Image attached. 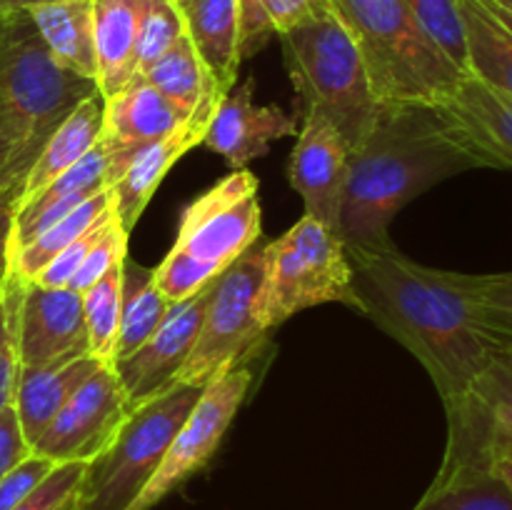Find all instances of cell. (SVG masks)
Here are the masks:
<instances>
[{
    "label": "cell",
    "mask_w": 512,
    "mask_h": 510,
    "mask_svg": "<svg viewBox=\"0 0 512 510\" xmlns=\"http://www.w3.org/2000/svg\"><path fill=\"white\" fill-rule=\"evenodd\" d=\"M333 5L358 43L380 105H443L465 78L403 0H333Z\"/></svg>",
    "instance_id": "3957f363"
},
{
    "label": "cell",
    "mask_w": 512,
    "mask_h": 510,
    "mask_svg": "<svg viewBox=\"0 0 512 510\" xmlns=\"http://www.w3.org/2000/svg\"><path fill=\"white\" fill-rule=\"evenodd\" d=\"M15 350L20 368H48L90 355L80 293L20 280Z\"/></svg>",
    "instance_id": "7c38bea8"
},
{
    "label": "cell",
    "mask_w": 512,
    "mask_h": 510,
    "mask_svg": "<svg viewBox=\"0 0 512 510\" xmlns=\"http://www.w3.org/2000/svg\"><path fill=\"white\" fill-rule=\"evenodd\" d=\"M93 93H98V83L55 60L28 10L5 15L0 28V108L18 138L25 178L55 128Z\"/></svg>",
    "instance_id": "5b68a950"
},
{
    "label": "cell",
    "mask_w": 512,
    "mask_h": 510,
    "mask_svg": "<svg viewBox=\"0 0 512 510\" xmlns=\"http://www.w3.org/2000/svg\"><path fill=\"white\" fill-rule=\"evenodd\" d=\"M0 295H3V285H0Z\"/></svg>",
    "instance_id": "681fc988"
},
{
    "label": "cell",
    "mask_w": 512,
    "mask_h": 510,
    "mask_svg": "<svg viewBox=\"0 0 512 510\" xmlns=\"http://www.w3.org/2000/svg\"><path fill=\"white\" fill-rule=\"evenodd\" d=\"M273 23L275 35L293 30L295 25L315 18V15L330 13L335 8L333 0H260Z\"/></svg>",
    "instance_id": "60d3db41"
},
{
    "label": "cell",
    "mask_w": 512,
    "mask_h": 510,
    "mask_svg": "<svg viewBox=\"0 0 512 510\" xmlns=\"http://www.w3.org/2000/svg\"><path fill=\"white\" fill-rule=\"evenodd\" d=\"M280 40L303 113H323L353 153L373 128L380 103L348 25L333 8L295 25Z\"/></svg>",
    "instance_id": "8992f818"
},
{
    "label": "cell",
    "mask_w": 512,
    "mask_h": 510,
    "mask_svg": "<svg viewBox=\"0 0 512 510\" xmlns=\"http://www.w3.org/2000/svg\"><path fill=\"white\" fill-rule=\"evenodd\" d=\"M140 78H145L150 85H155L170 103H175L188 115H193L195 110L203 108L210 100L223 98L218 85L213 83L210 73L205 70L203 60L195 53L193 43H190L185 35L153 65V68L145 70Z\"/></svg>",
    "instance_id": "f1b7e54d"
},
{
    "label": "cell",
    "mask_w": 512,
    "mask_h": 510,
    "mask_svg": "<svg viewBox=\"0 0 512 510\" xmlns=\"http://www.w3.org/2000/svg\"><path fill=\"white\" fill-rule=\"evenodd\" d=\"M203 388L173 383L128 413L108 448L85 468L75 510H130L163 463Z\"/></svg>",
    "instance_id": "52a82bcc"
},
{
    "label": "cell",
    "mask_w": 512,
    "mask_h": 510,
    "mask_svg": "<svg viewBox=\"0 0 512 510\" xmlns=\"http://www.w3.org/2000/svg\"><path fill=\"white\" fill-rule=\"evenodd\" d=\"M480 318L488 333L503 348H512V270L510 273L478 275Z\"/></svg>",
    "instance_id": "e575fe53"
},
{
    "label": "cell",
    "mask_w": 512,
    "mask_h": 510,
    "mask_svg": "<svg viewBox=\"0 0 512 510\" xmlns=\"http://www.w3.org/2000/svg\"><path fill=\"white\" fill-rule=\"evenodd\" d=\"M188 118V113L170 103L145 78H133L120 93L105 98L100 143L108 150V188L123 175L140 150L173 133Z\"/></svg>",
    "instance_id": "2e32d148"
},
{
    "label": "cell",
    "mask_w": 512,
    "mask_h": 510,
    "mask_svg": "<svg viewBox=\"0 0 512 510\" xmlns=\"http://www.w3.org/2000/svg\"><path fill=\"white\" fill-rule=\"evenodd\" d=\"M30 455V445L25 440L23 430H20L18 415H15L13 405L0 413V480L18 468L25 458Z\"/></svg>",
    "instance_id": "b9f144b4"
},
{
    "label": "cell",
    "mask_w": 512,
    "mask_h": 510,
    "mask_svg": "<svg viewBox=\"0 0 512 510\" xmlns=\"http://www.w3.org/2000/svg\"><path fill=\"white\" fill-rule=\"evenodd\" d=\"M128 398L113 365H100L60 408L53 423L40 433L30 453L50 463H90L98 458L123 420L128 418Z\"/></svg>",
    "instance_id": "8fae6325"
},
{
    "label": "cell",
    "mask_w": 512,
    "mask_h": 510,
    "mask_svg": "<svg viewBox=\"0 0 512 510\" xmlns=\"http://www.w3.org/2000/svg\"><path fill=\"white\" fill-rule=\"evenodd\" d=\"M128 240L130 235L120 228L118 218H115V210L110 213L108 223H105L103 233L95 240V245L90 248V253L85 255L83 265L78 268L75 278L70 280L68 288H73L75 293H83L90 285L98 283L100 278L110 273L113 268L123 265V260L128 258Z\"/></svg>",
    "instance_id": "836d02e7"
},
{
    "label": "cell",
    "mask_w": 512,
    "mask_h": 510,
    "mask_svg": "<svg viewBox=\"0 0 512 510\" xmlns=\"http://www.w3.org/2000/svg\"><path fill=\"white\" fill-rule=\"evenodd\" d=\"M295 133V118L278 105H258L253 100V80L233 85L220 98L203 143L233 170L245 168L250 160L263 158L270 143Z\"/></svg>",
    "instance_id": "e0dca14e"
},
{
    "label": "cell",
    "mask_w": 512,
    "mask_h": 510,
    "mask_svg": "<svg viewBox=\"0 0 512 510\" xmlns=\"http://www.w3.org/2000/svg\"><path fill=\"white\" fill-rule=\"evenodd\" d=\"M358 310L423 363L445 410L465 400L495 350L480 318L478 275L428 268L400 253L348 248Z\"/></svg>",
    "instance_id": "6da1fadb"
},
{
    "label": "cell",
    "mask_w": 512,
    "mask_h": 510,
    "mask_svg": "<svg viewBox=\"0 0 512 510\" xmlns=\"http://www.w3.org/2000/svg\"><path fill=\"white\" fill-rule=\"evenodd\" d=\"M185 38L193 43L220 93H228L240 68V0H183Z\"/></svg>",
    "instance_id": "44dd1931"
},
{
    "label": "cell",
    "mask_w": 512,
    "mask_h": 510,
    "mask_svg": "<svg viewBox=\"0 0 512 510\" xmlns=\"http://www.w3.org/2000/svg\"><path fill=\"white\" fill-rule=\"evenodd\" d=\"M475 168L490 165L440 105H380L373 128L350 153L335 233L345 248H388L390 223L405 205Z\"/></svg>",
    "instance_id": "7a4b0ae2"
},
{
    "label": "cell",
    "mask_w": 512,
    "mask_h": 510,
    "mask_svg": "<svg viewBox=\"0 0 512 510\" xmlns=\"http://www.w3.org/2000/svg\"><path fill=\"white\" fill-rule=\"evenodd\" d=\"M100 360L93 355L68 360V363L48 365V368H20L18 383H15L13 408L18 415L20 430L33 448L45 428L53 423L70 395L100 368Z\"/></svg>",
    "instance_id": "7402d4cb"
},
{
    "label": "cell",
    "mask_w": 512,
    "mask_h": 510,
    "mask_svg": "<svg viewBox=\"0 0 512 510\" xmlns=\"http://www.w3.org/2000/svg\"><path fill=\"white\" fill-rule=\"evenodd\" d=\"M110 213H113V208H110L108 213H105L103 218L98 220V223L90 225V228L85 230L80 238H75L73 243L68 245V248L60 250V253L55 255V258L50 260V263L45 265L43 270H40V275L33 280V283L45 285V288H68L70 280L75 278L78 268L83 265L85 255L90 253V248L95 245V240H98L100 233H103V228H105V223H108Z\"/></svg>",
    "instance_id": "74e56055"
},
{
    "label": "cell",
    "mask_w": 512,
    "mask_h": 510,
    "mask_svg": "<svg viewBox=\"0 0 512 510\" xmlns=\"http://www.w3.org/2000/svg\"><path fill=\"white\" fill-rule=\"evenodd\" d=\"M440 108L490 168L512 170V100L465 75Z\"/></svg>",
    "instance_id": "ffe728a7"
},
{
    "label": "cell",
    "mask_w": 512,
    "mask_h": 510,
    "mask_svg": "<svg viewBox=\"0 0 512 510\" xmlns=\"http://www.w3.org/2000/svg\"><path fill=\"white\" fill-rule=\"evenodd\" d=\"M80 298H83L90 355L103 365H113L115 348H118L120 308H123V265L113 268L105 278L83 290Z\"/></svg>",
    "instance_id": "4dcf8cb0"
},
{
    "label": "cell",
    "mask_w": 512,
    "mask_h": 510,
    "mask_svg": "<svg viewBox=\"0 0 512 510\" xmlns=\"http://www.w3.org/2000/svg\"><path fill=\"white\" fill-rule=\"evenodd\" d=\"M40 3H50V0H0V18L20 13V10H30Z\"/></svg>",
    "instance_id": "f6af8a7d"
},
{
    "label": "cell",
    "mask_w": 512,
    "mask_h": 510,
    "mask_svg": "<svg viewBox=\"0 0 512 510\" xmlns=\"http://www.w3.org/2000/svg\"><path fill=\"white\" fill-rule=\"evenodd\" d=\"M448 413L445 458L490 463L512 453V348H498L465 400Z\"/></svg>",
    "instance_id": "5bb4252c"
},
{
    "label": "cell",
    "mask_w": 512,
    "mask_h": 510,
    "mask_svg": "<svg viewBox=\"0 0 512 510\" xmlns=\"http://www.w3.org/2000/svg\"><path fill=\"white\" fill-rule=\"evenodd\" d=\"M218 103L220 100L205 103L203 108L195 110L180 128H175L173 133H168L165 138L155 140L148 148L140 150V153L130 160L128 168L123 170V175L110 185L115 218H118L120 228H123L125 233H133L140 215L148 208L150 198H153L155 190L160 188V183H163L165 175L170 173V168H173L190 148L203 143L205 130H208L210 118H213Z\"/></svg>",
    "instance_id": "ac0fdd59"
},
{
    "label": "cell",
    "mask_w": 512,
    "mask_h": 510,
    "mask_svg": "<svg viewBox=\"0 0 512 510\" xmlns=\"http://www.w3.org/2000/svg\"><path fill=\"white\" fill-rule=\"evenodd\" d=\"M103 118L105 98L98 90V93H93L90 98H85L83 103L55 128V133L50 135L48 143L43 145L40 155L35 158L28 178H25L23 190H20L18 195V203L33 198L38 190H43L45 185L53 183L58 175H63L65 170H70L75 163H80V160L103 140Z\"/></svg>",
    "instance_id": "cb8c5ba5"
},
{
    "label": "cell",
    "mask_w": 512,
    "mask_h": 510,
    "mask_svg": "<svg viewBox=\"0 0 512 510\" xmlns=\"http://www.w3.org/2000/svg\"><path fill=\"white\" fill-rule=\"evenodd\" d=\"M265 245L255 243L225 273L213 280L203 328L193 353L178 373V383L205 388L218 375L248 365L270 330L263 323Z\"/></svg>",
    "instance_id": "9c48e42d"
},
{
    "label": "cell",
    "mask_w": 512,
    "mask_h": 510,
    "mask_svg": "<svg viewBox=\"0 0 512 510\" xmlns=\"http://www.w3.org/2000/svg\"><path fill=\"white\" fill-rule=\"evenodd\" d=\"M350 170V148L340 130L318 110L303 113V128L288 163L290 185L303 195L305 215L338 228Z\"/></svg>",
    "instance_id": "9a60e30c"
},
{
    "label": "cell",
    "mask_w": 512,
    "mask_h": 510,
    "mask_svg": "<svg viewBox=\"0 0 512 510\" xmlns=\"http://www.w3.org/2000/svg\"><path fill=\"white\" fill-rule=\"evenodd\" d=\"M95 83L103 98L120 93L138 73V33L143 0H93Z\"/></svg>",
    "instance_id": "603a6c76"
},
{
    "label": "cell",
    "mask_w": 512,
    "mask_h": 510,
    "mask_svg": "<svg viewBox=\"0 0 512 510\" xmlns=\"http://www.w3.org/2000/svg\"><path fill=\"white\" fill-rule=\"evenodd\" d=\"M490 465H493L495 475L508 485V490L512 493V453H498L490 460Z\"/></svg>",
    "instance_id": "ee69618b"
},
{
    "label": "cell",
    "mask_w": 512,
    "mask_h": 510,
    "mask_svg": "<svg viewBox=\"0 0 512 510\" xmlns=\"http://www.w3.org/2000/svg\"><path fill=\"white\" fill-rule=\"evenodd\" d=\"M13 218V205L0 203V285H3L10 275V258H13Z\"/></svg>",
    "instance_id": "7bdbcfd3"
},
{
    "label": "cell",
    "mask_w": 512,
    "mask_h": 510,
    "mask_svg": "<svg viewBox=\"0 0 512 510\" xmlns=\"http://www.w3.org/2000/svg\"><path fill=\"white\" fill-rule=\"evenodd\" d=\"M170 300L165 298L163 290L155 283L153 268L135 263L125 258L123 263V308H120V330H118V348H115V360L128 358L130 353L140 348L170 310Z\"/></svg>",
    "instance_id": "83f0119b"
},
{
    "label": "cell",
    "mask_w": 512,
    "mask_h": 510,
    "mask_svg": "<svg viewBox=\"0 0 512 510\" xmlns=\"http://www.w3.org/2000/svg\"><path fill=\"white\" fill-rule=\"evenodd\" d=\"M173 3H183V0H173Z\"/></svg>",
    "instance_id": "c3c4849f"
},
{
    "label": "cell",
    "mask_w": 512,
    "mask_h": 510,
    "mask_svg": "<svg viewBox=\"0 0 512 510\" xmlns=\"http://www.w3.org/2000/svg\"><path fill=\"white\" fill-rule=\"evenodd\" d=\"M485 3H488V8H490V10H493V13H495V18H498V20H500V23H503V25H505V28H508V30H510V33H512V13H510V10L500 8V5H495V3H493V0H485Z\"/></svg>",
    "instance_id": "bcb514c9"
},
{
    "label": "cell",
    "mask_w": 512,
    "mask_h": 510,
    "mask_svg": "<svg viewBox=\"0 0 512 510\" xmlns=\"http://www.w3.org/2000/svg\"><path fill=\"white\" fill-rule=\"evenodd\" d=\"M23 183L25 170L20 168L18 138L10 128L8 115L0 108V203H10L15 208Z\"/></svg>",
    "instance_id": "ab89813d"
},
{
    "label": "cell",
    "mask_w": 512,
    "mask_h": 510,
    "mask_svg": "<svg viewBox=\"0 0 512 510\" xmlns=\"http://www.w3.org/2000/svg\"><path fill=\"white\" fill-rule=\"evenodd\" d=\"M413 510H512V493L483 460L443 458Z\"/></svg>",
    "instance_id": "484cf974"
},
{
    "label": "cell",
    "mask_w": 512,
    "mask_h": 510,
    "mask_svg": "<svg viewBox=\"0 0 512 510\" xmlns=\"http://www.w3.org/2000/svg\"><path fill=\"white\" fill-rule=\"evenodd\" d=\"M250 385H253L250 365H238L205 385L198 403L193 405L188 418L175 433L163 463L138 495V500L130 505V510H153L160 500L168 498L213 458L245 395L250 393Z\"/></svg>",
    "instance_id": "30bf717a"
},
{
    "label": "cell",
    "mask_w": 512,
    "mask_h": 510,
    "mask_svg": "<svg viewBox=\"0 0 512 510\" xmlns=\"http://www.w3.org/2000/svg\"><path fill=\"white\" fill-rule=\"evenodd\" d=\"M55 463L48 458L30 453L18 468L10 470L3 480H0V510H13L15 505L23 503L40 483L50 475Z\"/></svg>",
    "instance_id": "f35d334b"
},
{
    "label": "cell",
    "mask_w": 512,
    "mask_h": 510,
    "mask_svg": "<svg viewBox=\"0 0 512 510\" xmlns=\"http://www.w3.org/2000/svg\"><path fill=\"white\" fill-rule=\"evenodd\" d=\"M0 28H3V18H0Z\"/></svg>",
    "instance_id": "f907efd6"
},
{
    "label": "cell",
    "mask_w": 512,
    "mask_h": 510,
    "mask_svg": "<svg viewBox=\"0 0 512 510\" xmlns=\"http://www.w3.org/2000/svg\"><path fill=\"white\" fill-rule=\"evenodd\" d=\"M113 208V195L110 188L100 190L93 198H88L85 203H80L73 213L65 215L63 220L48 228L45 233H40L38 238L30 240L28 245L18 248L10 258V275L23 283H33L40 275V270L55 258L63 248H68L75 238L85 233L90 225L98 223L108 210Z\"/></svg>",
    "instance_id": "f546056e"
},
{
    "label": "cell",
    "mask_w": 512,
    "mask_h": 510,
    "mask_svg": "<svg viewBox=\"0 0 512 510\" xmlns=\"http://www.w3.org/2000/svg\"><path fill=\"white\" fill-rule=\"evenodd\" d=\"M260 235L258 180L238 168L183 210L173 248L153 268L155 283L170 303L193 298L260 243Z\"/></svg>",
    "instance_id": "277c9868"
},
{
    "label": "cell",
    "mask_w": 512,
    "mask_h": 510,
    "mask_svg": "<svg viewBox=\"0 0 512 510\" xmlns=\"http://www.w3.org/2000/svg\"><path fill=\"white\" fill-rule=\"evenodd\" d=\"M210 293H213V283L198 290L193 298L170 305L160 328L128 358L115 360L113 368L123 385L130 410L178 383V373L183 370L188 355L193 353L195 340L203 328Z\"/></svg>",
    "instance_id": "4fadbf2b"
},
{
    "label": "cell",
    "mask_w": 512,
    "mask_h": 510,
    "mask_svg": "<svg viewBox=\"0 0 512 510\" xmlns=\"http://www.w3.org/2000/svg\"><path fill=\"white\" fill-rule=\"evenodd\" d=\"M468 43V75L512 100V33L485 0H460Z\"/></svg>",
    "instance_id": "4316f807"
},
{
    "label": "cell",
    "mask_w": 512,
    "mask_h": 510,
    "mask_svg": "<svg viewBox=\"0 0 512 510\" xmlns=\"http://www.w3.org/2000/svg\"><path fill=\"white\" fill-rule=\"evenodd\" d=\"M85 468H88V463L55 465L48 478L13 510H75Z\"/></svg>",
    "instance_id": "8d00e7d4"
},
{
    "label": "cell",
    "mask_w": 512,
    "mask_h": 510,
    "mask_svg": "<svg viewBox=\"0 0 512 510\" xmlns=\"http://www.w3.org/2000/svg\"><path fill=\"white\" fill-rule=\"evenodd\" d=\"M105 188H108V150L98 143L80 163L58 175L33 198L15 205L13 253Z\"/></svg>",
    "instance_id": "d6986e66"
},
{
    "label": "cell",
    "mask_w": 512,
    "mask_h": 510,
    "mask_svg": "<svg viewBox=\"0 0 512 510\" xmlns=\"http://www.w3.org/2000/svg\"><path fill=\"white\" fill-rule=\"evenodd\" d=\"M185 35L183 15L173 0H143V18L138 33V73L153 68L175 43Z\"/></svg>",
    "instance_id": "d6a6232c"
},
{
    "label": "cell",
    "mask_w": 512,
    "mask_h": 510,
    "mask_svg": "<svg viewBox=\"0 0 512 510\" xmlns=\"http://www.w3.org/2000/svg\"><path fill=\"white\" fill-rule=\"evenodd\" d=\"M420 28L433 38V43L468 75V43H465L463 13L460 0H403Z\"/></svg>",
    "instance_id": "1f68e13d"
},
{
    "label": "cell",
    "mask_w": 512,
    "mask_h": 510,
    "mask_svg": "<svg viewBox=\"0 0 512 510\" xmlns=\"http://www.w3.org/2000/svg\"><path fill=\"white\" fill-rule=\"evenodd\" d=\"M495 5H500V8H505V10H510L512 13V0H493Z\"/></svg>",
    "instance_id": "7dc6e473"
},
{
    "label": "cell",
    "mask_w": 512,
    "mask_h": 510,
    "mask_svg": "<svg viewBox=\"0 0 512 510\" xmlns=\"http://www.w3.org/2000/svg\"><path fill=\"white\" fill-rule=\"evenodd\" d=\"M40 38L60 65L95 80V8L93 0H50L28 10Z\"/></svg>",
    "instance_id": "d4e9b609"
},
{
    "label": "cell",
    "mask_w": 512,
    "mask_h": 510,
    "mask_svg": "<svg viewBox=\"0 0 512 510\" xmlns=\"http://www.w3.org/2000/svg\"><path fill=\"white\" fill-rule=\"evenodd\" d=\"M20 280L8 275L0 295V413L13 405L15 383H18L20 363L15 350V303H18Z\"/></svg>",
    "instance_id": "d590c367"
},
{
    "label": "cell",
    "mask_w": 512,
    "mask_h": 510,
    "mask_svg": "<svg viewBox=\"0 0 512 510\" xmlns=\"http://www.w3.org/2000/svg\"><path fill=\"white\" fill-rule=\"evenodd\" d=\"M325 303L358 308L348 248L335 228L303 215L285 235L265 243L263 323L273 330Z\"/></svg>",
    "instance_id": "ba28073f"
}]
</instances>
